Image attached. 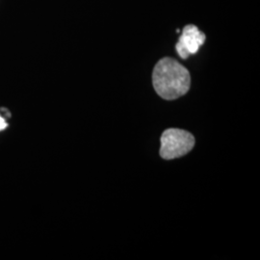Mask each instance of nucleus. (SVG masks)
Segmentation results:
<instances>
[{"label": "nucleus", "mask_w": 260, "mask_h": 260, "mask_svg": "<svg viewBox=\"0 0 260 260\" xmlns=\"http://www.w3.org/2000/svg\"><path fill=\"white\" fill-rule=\"evenodd\" d=\"M152 83L154 90L162 99L174 101L189 91L191 78L185 67L179 64L177 60L166 57L155 66Z\"/></svg>", "instance_id": "obj_1"}, {"label": "nucleus", "mask_w": 260, "mask_h": 260, "mask_svg": "<svg viewBox=\"0 0 260 260\" xmlns=\"http://www.w3.org/2000/svg\"><path fill=\"white\" fill-rule=\"evenodd\" d=\"M194 146L195 138L190 132L170 128L165 130L161 136L160 155L166 160L181 157L191 151Z\"/></svg>", "instance_id": "obj_2"}, {"label": "nucleus", "mask_w": 260, "mask_h": 260, "mask_svg": "<svg viewBox=\"0 0 260 260\" xmlns=\"http://www.w3.org/2000/svg\"><path fill=\"white\" fill-rule=\"evenodd\" d=\"M205 41V34L197 26L193 24L186 25L176 46L178 55L182 59H187L189 56L196 54Z\"/></svg>", "instance_id": "obj_3"}, {"label": "nucleus", "mask_w": 260, "mask_h": 260, "mask_svg": "<svg viewBox=\"0 0 260 260\" xmlns=\"http://www.w3.org/2000/svg\"><path fill=\"white\" fill-rule=\"evenodd\" d=\"M5 127H6V122L0 117V130H2Z\"/></svg>", "instance_id": "obj_4"}]
</instances>
